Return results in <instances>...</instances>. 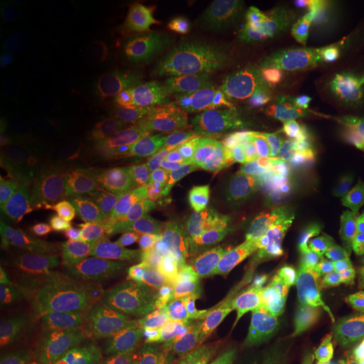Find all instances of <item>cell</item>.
Wrapping results in <instances>:
<instances>
[{"label":"cell","mask_w":364,"mask_h":364,"mask_svg":"<svg viewBox=\"0 0 364 364\" xmlns=\"http://www.w3.org/2000/svg\"><path fill=\"white\" fill-rule=\"evenodd\" d=\"M316 309L289 295L272 294L241 307L223 336V348L243 356L314 322Z\"/></svg>","instance_id":"obj_4"},{"label":"cell","mask_w":364,"mask_h":364,"mask_svg":"<svg viewBox=\"0 0 364 364\" xmlns=\"http://www.w3.org/2000/svg\"><path fill=\"white\" fill-rule=\"evenodd\" d=\"M332 223H317L302 230L294 238L285 241V257L292 267L309 270H338V263L332 236Z\"/></svg>","instance_id":"obj_9"},{"label":"cell","mask_w":364,"mask_h":364,"mask_svg":"<svg viewBox=\"0 0 364 364\" xmlns=\"http://www.w3.org/2000/svg\"><path fill=\"white\" fill-rule=\"evenodd\" d=\"M21 364H44V363L34 361V359H27V361H24V363H21Z\"/></svg>","instance_id":"obj_17"},{"label":"cell","mask_w":364,"mask_h":364,"mask_svg":"<svg viewBox=\"0 0 364 364\" xmlns=\"http://www.w3.org/2000/svg\"><path fill=\"white\" fill-rule=\"evenodd\" d=\"M307 127L327 157H364V81L327 91L312 107Z\"/></svg>","instance_id":"obj_3"},{"label":"cell","mask_w":364,"mask_h":364,"mask_svg":"<svg viewBox=\"0 0 364 364\" xmlns=\"http://www.w3.org/2000/svg\"><path fill=\"white\" fill-rule=\"evenodd\" d=\"M311 65L318 76L346 83L364 81V14L339 7L327 12Z\"/></svg>","instance_id":"obj_5"},{"label":"cell","mask_w":364,"mask_h":364,"mask_svg":"<svg viewBox=\"0 0 364 364\" xmlns=\"http://www.w3.org/2000/svg\"><path fill=\"white\" fill-rule=\"evenodd\" d=\"M14 304L11 300L2 302V364H21L29 359L31 349L14 332Z\"/></svg>","instance_id":"obj_13"},{"label":"cell","mask_w":364,"mask_h":364,"mask_svg":"<svg viewBox=\"0 0 364 364\" xmlns=\"http://www.w3.org/2000/svg\"><path fill=\"white\" fill-rule=\"evenodd\" d=\"M75 105V88L66 80L41 78L17 95L9 115L22 132L41 134L61 125Z\"/></svg>","instance_id":"obj_7"},{"label":"cell","mask_w":364,"mask_h":364,"mask_svg":"<svg viewBox=\"0 0 364 364\" xmlns=\"http://www.w3.org/2000/svg\"><path fill=\"white\" fill-rule=\"evenodd\" d=\"M280 294L312 309H343L364 294V268L309 270L290 267L277 279Z\"/></svg>","instance_id":"obj_6"},{"label":"cell","mask_w":364,"mask_h":364,"mask_svg":"<svg viewBox=\"0 0 364 364\" xmlns=\"http://www.w3.org/2000/svg\"><path fill=\"white\" fill-rule=\"evenodd\" d=\"M34 152V140L27 132L12 130L2 136L0 142V166L11 171L27 162Z\"/></svg>","instance_id":"obj_14"},{"label":"cell","mask_w":364,"mask_h":364,"mask_svg":"<svg viewBox=\"0 0 364 364\" xmlns=\"http://www.w3.org/2000/svg\"><path fill=\"white\" fill-rule=\"evenodd\" d=\"M356 191L329 177H285L257 186L241 203L240 235L250 243L289 241L306 228L351 213Z\"/></svg>","instance_id":"obj_1"},{"label":"cell","mask_w":364,"mask_h":364,"mask_svg":"<svg viewBox=\"0 0 364 364\" xmlns=\"http://www.w3.org/2000/svg\"><path fill=\"white\" fill-rule=\"evenodd\" d=\"M12 226L22 243L39 247L48 238V215L38 198L31 194H19L12 204Z\"/></svg>","instance_id":"obj_12"},{"label":"cell","mask_w":364,"mask_h":364,"mask_svg":"<svg viewBox=\"0 0 364 364\" xmlns=\"http://www.w3.org/2000/svg\"><path fill=\"white\" fill-rule=\"evenodd\" d=\"M51 26L43 16L26 7H4L2 39L14 56H27L44 49L51 39Z\"/></svg>","instance_id":"obj_10"},{"label":"cell","mask_w":364,"mask_h":364,"mask_svg":"<svg viewBox=\"0 0 364 364\" xmlns=\"http://www.w3.org/2000/svg\"><path fill=\"white\" fill-rule=\"evenodd\" d=\"M332 236L339 265L364 268V208L332 223Z\"/></svg>","instance_id":"obj_11"},{"label":"cell","mask_w":364,"mask_h":364,"mask_svg":"<svg viewBox=\"0 0 364 364\" xmlns=\"http://www.w3.org/2000/svg\"><path fill=\"white\" fill-rule=\"evenodd\" d=\"M270 122L260 105L236 102L218 117L213 142L226 154L253 156L267 147Z\"/></svg>","instance_id":"obj_8"},{"label":"cell","mask_w":364,"mask_h":364,"mask_svg":"<svg viewBox=\"0 0 364 364\" xmlns=\"http://www.w3.org/2000/svg\"><path fill=\"white\" fill-rule=\"evenodd\" d=\"M364 343V322L339 309L270 344L238 356L236 364H316L332 361Z\"/></svg>","instance_id":"obj_2"},{"label":"cell","mask_w":364,"mask_h":364,"mask_svg":"<svg viewBox=\"0 0 364 364\" xmlns=\"http://www.w3.org/2000/svg\"><path fill=\"white\" fill-rule=\"evenodd\" d=\"M326 364H364V343L354 346V348L348 349L341 356L327 361Z\"/></svg>","instance_id":"obj_15"},{"label":"cell","mask_w":364,"mask_h":364,"mask_svg":"<svg viewBox=\"0 0 364 364\" xmlns=\"http://www.w3.org/2000/svg\"><path fill=\"white\" fill-rule=\"evenodd\" d=\"M343 309H344L346 312H349V314H351V316L358 317L359 321L364 322V294L359 295L358 299H354L353 302H349L348 306L343 307Z\"/></svg>","instance_id":"obj_16"}]
</instances>
